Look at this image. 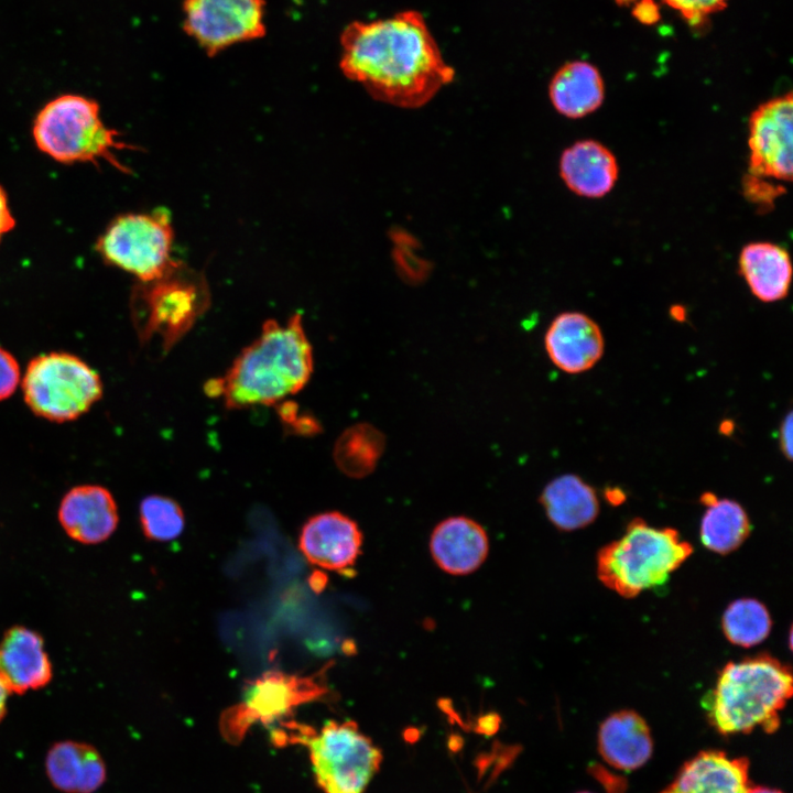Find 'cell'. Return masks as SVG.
Returning <instances> with one entry per match:
<instances>
[{"label": "cell", "instance_id": "obj_14", "mask_svg": "<svg viewBox=\"0 0 793 793\" xmlns=\"http://www.w3.org/2000/svg\"><path fill=\"white\" fill-rule=\"evenodd\" d=\"M361 543L357 523L336 511L312 517L300 535V548L307 561L329 571L351 567L360 555Z\"/></svg>", "mask_w": 793, "mask_h": 793}, {"label": "cell", "instance_id": "obj_17", "mask_svg": "<svg viewBox=\"0 0 793 793\" xmlns=\"http://www.w3.org/2000/svg\"><path fill=\"white\" fill-rule=\"evenodd\" d=\"M749 760L720 750H704L687 760L660 793H748Z\"/></svg>", "mask_w": 793, "mask_h": 793}, {"label": "cell", "instance_id": "obj_8", "mask_svg": "<svg viewBox=\"0 0 793 793\" xmlns=\"http://www.w3.org/2000/svg\"><path fill=\"white\" fill-rule=\"evenodd\" d=\"M22 389L33 413L59 423L85 414L102 395L101 379L90 366L77 356L56 351L30 361Z\"/></svg>", "mask_w": 793, "mask_h": 793}, {"label": "cell", "instance_id": "obj_13", "mask_svg": "<svg viewBox=\"0 0 793 793\" xmlns=\"http://www.w3.org/2000/svg\"><path fill=\"white\" fill-rule=\"evenodd\" d=\"M544 346L556 368L576 374L591 369L600 360L605 340L593 318L579 312H564L548 325Z\"/></svg>", "mask_w": 793, "mask_h": 793}, {"label": "cell", "instance_id": "obj_6", "mask_svg": "<svg viewBox=\"0 0 793 793\" xmlns=\"http://www.w3.org/2000/svg\"><path fill=\"white\" fill-rule=\"evenodd\" d=\"M210 293L200 272L175 262L162 276L141 282L133 293V316L143 341L155 337L169 351L207 309Z\"/></svg>", "mask_w": 793, "mask_h": 793}, {"label": "cell", "instance_id": "obj_4", "mask_svg": "<svg viewBox=\"0 0 793 793\" xmlns=\"http://www.w3.org/2000/svg\"><path fill=\"white\" fill-rule=\"evenodd\" d=\"M692 553V544L675 529L633 519L619 539L599 550L597 575L607 588L633 598L663 586Z\"/></svg>", "mask_w": 793, "mask_h": 793}, {"label": "cell", "instance_id": "obj_12", "mask_svg": "<svg viewBox=\"0 0 793 793\" xmlns=\"http://www.w3.org/2000/svg\"><path fill=\"white\" fill-rule=\"evenodd\" d=\"M792 94L761 104L749 118V173L792 180Z\"/></svg>", "mask_w": 793, "mask_h": 793}, {"label": "cell", "instance_id": "obj_22", "mask_svg": "<svg viewBox=\"0 0 793 793\" xmlns=\"http://www.w3.org/2000/svg\"><path fill=\"white\" fill-rule=\"evenodd\" d=\"M548 520L562 531L583 529L599 513V500L593 486L574 474L551 480L540 496Z\"/></svg>", "mask_w": 793, "mask_h": 793}, {"label": "cell", "instance_id": "obj_20", "mask_svg": "<svg viewBox=\"0 0 793 793\" xmlns=\"http://www.w3.org/2000/svg\"><path fill=\"white\" fill-rule=\"evenodd\" d=\"M598 751L611 767L633 771L652 756L653 740L644 718L631 709L612 713L598 730Z\"/></svg>", "mask_w": 793, "mask_h": 793}, {"label": "cell", "instance_id": "obj_21", "mask_svg": "<svg viewBox=\"0 0 793 793\" xmlns=\"http://www.w3.org/2000/svg\"><path fill=\"white\" fill-rule=\"evenodd\" d=\"M46 774L64 793H94L106 780V765L98 750L85 742H56L47 752Z\"/></svg>", "mask_w": 793, "mask_h": 793}, {"label": "cell", "instance_id": "obj_18", "mask_svg": "<svg viewBox=\"0 0 793 793\" xmlns=\"http://www.w3.org/2000/svg\"><path fill=\"white\" fill-rule=\"evenodd\" d=\"M431 553L446 573L466 575L475 572L486 560L489 541L484 528L466 517L442 521L431 536Z\"/></svg>", "mask_w": 793, "mask_h": 793}, {"label": "cell", "instance_id": "obj_5", "mask_svg": "<svg viewBox=\"0 0 793 793\" xmlns=\"http://www.w3.org/2000/svg\"><path fill=\"white\" fill-rule=\"evenodd\" d=\"M32 134L39 150L61 163L107 161L129 172L115 152L133 146L104 123L99 105L90 98L67 94L52 99L37 112Z\"/></svg>", "mask_w": 793, "mask_h": 793}, {"label": "cell", "instance_id": "obj_38", "mask_svg": "<svg viewBox=\"0 0 793 793\" xmlns=\"http://www.w3.org/2000/svg\"><path fill=\"white\" fill-rule=\"evenodd\" d=\"M9 694H10L9 691L7 689V687L0 680V721L2 720V718L4 717V715L7 713V700H8Z\"/></svg>", "mask_w": 793, "mask_h": 793}, {"label": "cell", "instance_id": "obj_35", "mask_svg": "<svg viewBox=\"0 0 793 793\" xmlns=\"http://www.w3.org/2000/svg\"><path fill=\"white\" fill-rule=\"evenodd\" d=\"M792 425H793L792 413L789 412L786 414V416L783 419V421L780 425V430H779L780 448H781L783 455L785 456V458L789 460L792 459V449H793Z\"/></svg>", "mask_w": 793, "mask_h": 793}, {"label": "cell", "instance_id": "obj_40", "mask_svg": "<svg viewBox=\"0 0 793 793\" xmlns=\"http://www.w3.org/2000/svg\"><path fill=\"white\" fill-rule=\"evenodd\" d=\"M618 3H629L634 0H616Z\"/></svg>", "mask_w": 793, "mask_h": 793}, {"label": "cell", "instance_id": "obj_27", "mask_svg": "<svg viewBox=\"0 0 793 793\" xmlns=\"http://www.w3.org/2000/svg\"><path fill=\"white\" fill-rule=\"evenodd\" d=\"M771 627L768 608L753 598L734 600L721 618V628L727 640L743 648L761 643L769 636Z\"/></svg>", "mask_w": 793, "mask_h": 793}, {"label": "cell", "instance_id": "obj_32", "mask_svg": "<svg viewBox=\"0 0 793 793\" xmlns=\"http://www.w3.org/2000/svg\"><path fill=\"white\" fill-rule=\"evenodd\" d=\"M20 381V368L15 358L0 347V401L13 394Z\"/></svg>", "mask_w": 793, "mask_h": 793}, {"label": "cell", "instance_id": "obj_16", "mask_svg": "<svg viewBox=\"0 0 793 793\" xmlns=\"http://www.w3.org/2000/svg\"><path fill=\"white\" fill-rule=\"evenodd\" d=\"M52 664L41 634L23 626L8 629L0 640V680L9 693L24 694L47 685Z\"/></svg>", "mask_w": 793, "mask_h": 793}, {"label": "cell", "instance_id": "obj_28", "mask_svg": "<svg viewBox=\"0 0 793 793\" xmlns=\"http://www.w3.org/2000/svg\"><path fill=\"white\" fill-rule=\"evenodd\" d=\"M140 522L148 539L161 542L180 536L185 524L180 504L157 495L148 496L141 501Z\"/></svg>", "mask_w": 793, "mask_h": 793}, {"label": "cell", "instance_id": "obj_36", "mask_svg": "<svg viewBox=\"0 0 793 793\" xmlns=\"http://www.w3.org/2000/svg\"><path fill=\"white\" fill-rule=\"evenodd\" d=\"M15 226V219L11 213L6 191L0 185V242L4 235Z\"/></svg>", "mask_w": 793, "mask_h": 793}, {"label": "cell", "instance_id": "obj_2", "mask_svg": "<svg viewBox=\"0 0 793 793\" xmlns=\"http://www.w3.org/2000/svg\"><path fill=\"white\" fill-rule=\"evenodd\" d=\"M312 372V346L296 313L285 324L267 321L226 374L209 380L205 391L221 397L228 409L272 405L302 390Z\"/></svg>", "mask_w": 793, "mask_h": 793}, {"label": "cell", "instance_id": "obj_34", "mask_svg": "<svg viewBox=\"0 0 793 793\" xmlns=\"http://www.w3.org/2000/svg\"><path fill=\"white\" fill-rule=\"evenodd\" d=\"M634 17L644 24H653L660 18L659 8L653 0H640L637 2Z\"/></svg>", "mask_w": 793, "mask_h": 793}, {"label": "cell", "instance_id": "obj_1", "mask_svg": "<svg viewBox=\"0 0 793 793\" xmlns=\"http://www.w3.org/2000/svg\"><path fill=\"white\" fill-rule=\"evenodd\" d=\"M339 66L382 102L417 108L453 82L447 64L419 11H400L372 21H354L340 35Z\"/></svg>", "mask_w": 793, "mask_h": 793}, {"label": "cell", "instance_id": "obj_25", "mask_svg": "<svg viewBox=\"0 0 793 793\" xmlns=\"http://www.w3.org/2000/svg\"><path fill=\"white\" fill-rule=\"evenodd\" d=\"M700 502L706 508L699 526L703 545L720 555L737 550L751 531L749 517L742 506L730 499H718L711 492L703 493Z\"/></svg>", "mask_w": 793, "mask_h": 793}, {"label": "cell", "instance_id": "obj_10", "mask_svg": "<svg viewBox=\"0 0 793 793\" xmlns=\"http://www.w3.org/2000/svg\"><path fill=\"white\" fill-rule=\"evenodd\" d=\"M183 26L207 54L265 34L264 0H184Z\"/></svg>", "mask_w": 793, "mask_h": 793}, {"label": "cell", "instance_id": "obj_30", "mask_svg": "<svg viewBox=\"0 0 793 793\" xmlns=\"http://www.w3.org/2000/svg\"><path fill=\"white\" fill-rule=\"evenodd\" d=\"M677 10L691 24L697 25L708 14L723 9L728 0H663Z\"/></svg>", "mask_w": 793, "mask_h": 793}, {"label": "cell", "instance_id": "obj_23", "mask_svg": "<svg viewBox=\"0 0 793 793\" xmlns=\"http://www.w3.org/2000/svg\"><path fill=\"white\" fill-rule=\"evenodd\" d=\"M739 271L751 293L762 302H776L789 293L792 280L790 256L775 243L745 246L739 256Z\"/></svg>", "mask_w": 793, "mask_h": 793}, {"label": "cell", "instance_id": "obj_33", "mask_svg": "<svg viewBox=\"0 0 793 793\" xmlns=\"http://www.w3.org/2000/svg\"><path fill=\"white\" fill-rule=\"evenodd\" d=\"M783 191H778L764 181H760L757 176L749 175L747 183L745 184V193L752 200H760L771 203L778 194Z\"/></svg>", "mask_w": 793, "mask_h": 793}, {"label": "cell", "instance_id": "obj_9", "mask_svg": "<svg viewBox=\"0 0 793 793\" xmlns=\"http://www.w3.org/2000/svg\"><path fill=\"white\" fill-rule=\"evenodd\" d=\"M173 228L169 214H124L113 219L99 237L96 249L108 264L149 282L176 262L171 257Z\"/></svg>", "mask_w": 793, "mask_h": 793}, {"label": "cell", "instance_id": "obj_11", "mask_svg": "<svg viewBox=\"0 0 793 793\" xmlns=\"http://www.w3.org/2000/svg\"><path fill=\"white\" fill-rule=\"evenodd\" d=\"M326 694L318 675L298 676L280 671H269L249 681L243 689L240 705L222 717V731L229 739L243 735L254 721L271 723L294 707Z\"/></svg>", "mask_w": 793, "mask_h": 793}, {"label": "cell", "instance_id": "obj_15", "mask_svg": "<svg viewBox=\"0 0 793 793\" xmlns=\"http://www.w3.org/2000/svg\"><path fill=\"white\" fill-rule=\"evenodd\" d=\"M58 520L69 537L83 544H97L116 530L119 515L110 491L97 485L72 488L62 499Z\"/></svg>", "mask_w": 793, "mask_h": 793}, {"label": "cell", "instance_id": "obj_7", "mask_svg": "<svg viewBox=\"0 0 793 793\" xmlns=\"http://www.w3.org/2000/svg\"><path fill=\"white\" fill-rule=\"evenodd\" d=\"M293 739L308 747L314 776L324 793H365L380 769L381 750L352 720H329L315 732L293 727Z\"/></svg>", "mask_w": 793, "mask_h": 793}, {"label": "cell", "instance_id": "obj_37", "mask_svg": "<svg viewBox=\"0 0 793 793\" xmlns=\"http://www.w3.org/2000/svg\"><path fill=\"white\" fill-rule=\"evenodd\" d=\"M607 500L612 504H618L624 500V495L618 488L607 489L605 493Z\"/></svg>", "mask_w": 793, "mask_h": 793}, {"label": "cell", "instance_id": "obj_19", "mask_svg": "<svg viewBox=\"0 0 793 793\" xmlns=\"http://www.w3.org/2000/svg\"><path fill=\"white\" fill-rule=\"evenodd\" d=\"M560 173L575 194L599 198L615 186L619 167L612 152L595 140H580L565 149L560 160Z\"/></svg>", "mask_w": 793, "mask_h": 793}, {"label": "cell", "instance_id": "obj_41", "mask_svg": "<svg viewBox=\"0 0 793 793\" xmlns=\"http://www.w3.org/2000/svg\"><path fill=\"white\" fill-rule=\"evenodd\" d=\"M578 793H590V792H578Z\"/></svg>", "mask_w": 793, "mask_h": 793}, {"label": "cell", "instance_id": "obj_39", "mask_svg": "<svg viewBox=\"0 0 793 793\" xmlns=\"http://www.w3.org/2000/svg\"><path fill=\"white\" fill-rule=\"evenodd\" d=\"M748 793H783L780 790L765 787V786H752L750 787Z\"/></svg>", "mask_w": 793, "mask_h": 793}, {"label": "cell", "instance_id": "obj_3", "mask_svg": "<svg viewBox=\"0 0 793 793\" xmlns=\"http://www.w3.org/2000/svg\"><path fill=\"white\" fill-rule=\"evenodd\" d=\"M790 669L762 653L727 663L703 697L710 725L721 735L748 734L757 727L773 732L791 698Z\"/></svg>", "mask_w": 793, "mask_h": 793}, {"label": "cell", "instance_id": "obj_31", "mask_svg": "<svg viewBox=\"0 0 793 793\" xmlns=\"http://www.w3.org/2000/svg\"><path fill=\"white\" fill-rule=\"evenodd\" d=\"M278 413L282 422L290 426L292 432L303 435H313L319 431L317 421L311 415H298V406L293 402L281 404Z\"/></svg>", "mask_w": 793, "mask_h": 793}, {"label": "cell", "instance_id": "obj_26", "mask_svg": "<svg viewBox=\"0 0 793 793\" xmlns=\"http://www.w3.org/2000/svg\"><path fill=\"white\" fill-rule=\"evenodd\" d=\"M385 448L384 435L373 425L357 423L346 428L334 446V460L348 477L362 478L377 467Z\"/></svg>", "mask_w": 793, "mask_h": 793}, {"label": "cell", "instance_id": "obj_24", "mask_svg": "<svg viewBox=\"0 0 793 793\" xmlns=\"http://www.w3.org/2000/svg\"><path fill=\"white\" fill-rule=\"evenodd\" d=\"M548 95L557 112L577 119L601 106L605 85L597 67L585 61H573L555 73L548 86Z\"/></svg>", "mask_w": 793, "mask_h": 793}, {"label": "cell", "instance_id": "obj_29", "mask_svg": "<svg viewBox=\"0 0 793 793\" xmlns=\"http://www.w3.org/2000/svg\"><path fill=\"white\" fill-rule=\"evenodd\" d=\"M393 259L398 273L408 283H420L426 279L430 264L416 252L415 239L409 233L395 230L392 235Z\"/></svg>", "mask_w": 793, "mask_h": 793}]
</instances>
